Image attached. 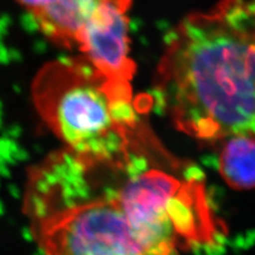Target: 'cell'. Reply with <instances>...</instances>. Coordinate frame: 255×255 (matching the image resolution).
<instances>
[{"label":"cell","mask_w":255,"mask_h":255,"mask_svg":"<svg viewBox=\"0 0 255 255\" xmlns=\"http://www.w3.org/2000/svg\"><path fill=\"white\" fill-rule=\"evenodd\" d=\"M133 233L146 255H174L179 247L213 242L217 233L203 186L149 169L118 194Z\"/></svg>","instance_id":"obj_4"},{"label":"cell","mask_w":255,"mask_h":255,"mask_svg":"<svg viewBox=\"0 0 255 255\" xmlns=\"http://www.w3.org/2000/svg\"><path fill=\"white\" fill-rule=\"evenodd\" d=\"M17 1L25 7L31 15H34L35 13L42 11L46 6L52 3L54 0H17Z\"/></svg>","instance_id":"obj_8"},{"label":"cell","mask_w":255,"mask_h":255,"mask_svg":"<svg viewBox=\"0 0 255 255\" xmlns=\"http://www.w3.org/2000/svg\"><path fill=\"white\" fill-rule=\"evenodd\" d=\"M153 94L189 136L255 137V2L221 0L182 19L166 41Z\"/></svg>","instance_id":"obj_1"},{"label":"cell","mask_w":255,"mask_h":255,"mask_svg":"<svg viewBox=\"0 0 255 255\" xmlns=\"http://www.w3.org/2000/svg\"><path fill=\"white\" fill-rule=\"evenodd\" d=\"M97 5L90 0H54L33 18L43 33L60 46L77 47L79 37Z\"/></svg>","instance_id":"obj_6"},{"label":"cell","mask_w":255,"mask_h":255,"mask_svg":"<svg viewBox=\"0 0 255 255\" xmlns=\"http://www.w3.org/2000/svg\"><path fill=\"white\" fill-rule=\"evenodd\" d=\"M25 206L43 255H146L118 195L78 200L58 162L32 170Z\"/></svg>","instance_id":"obj_3"},{"label":"cell","mask_w":255,"mask_h":255,"mask_svg":"<svg viewBox=\"0 0 255 255\" xmlns=\"http://www.w3.org/2000/svg\"><path fill=\"white\" fill-rule=\"evenodd\" d=\"M219 171L231 187L236 189L255 187V137L226 138L219 155Z\"/></svg>","instance_id":"obj_7"},{"label":"cell","mask_w":255,"mask_h":255,"mask_svg":"<svg viewBox=\"0 0 255 255\" xmlns=\"http://www.w3.org/2000/svg\"><path fill=\"white\" fill-rule=\"evenodd\" d=\"M90 1L97 6L109 5L119 11L127 12L131 5L132 0H90Z\"/></svg>","instance_id":"obj_9"},{"label":"cell","mask_w":255,"mask_h":255,"mask_svg":"<svg viewBox=\"0 0 255 255\" xmlns=\"http://www.w3.org/2000/svg\"><path fill=\"white\" fill-rule=\"evenodd\" d=\"M77 47L103 75L116 81L131 83L136 65L130 57L129 22L126 12L109 5L96 7Z\"/></svg>","instance_id":"obj_5"},{"label":"cell","mask_w":255,"mask_h":255,"mask_svg":"<svg viewBox=\"0 0 255 255\" xmlns=\"http://www.w3.org/2000/svg\"><path fill=\"white\" fill-rule=\"evenodd\" d=\"M32 97L48 128L89 167L125 165L147 135L131 83L110 79L84 57L47 63Z\"/></svg>","instance_id":"obj_2"}]
</instances>
